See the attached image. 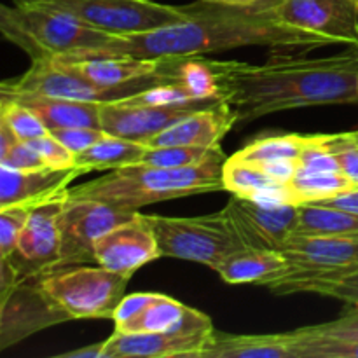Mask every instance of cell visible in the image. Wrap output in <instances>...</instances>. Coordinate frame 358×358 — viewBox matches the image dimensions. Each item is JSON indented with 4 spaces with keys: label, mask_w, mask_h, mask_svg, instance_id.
Here are the masks:
<instances>
[{
    "label": "cell",
    "mask_w": 358,
    "mask_h": 358,
    "mask_svg": "<svg viewBox=\"0 0 358 358\" xmlns=\"http://www.w3.org/2000/svg\"><path fill=\"white\" fill-rule=\"evenodd\" d=\"M220 96L238 122L262 115L320 105L358 103V62L348 51L329 58L271 52L262 65L236 59H208Z\"/></svg>",
    "instance_id": "1"
},
{
    "label": "cell",
    "mask_w": 358,
    "mask_h": 358,
    "mask_svg": "<svg viewBox=\"0 0 358 358\" xmlns=\"http://www.w3.org/2000/svg\"><path fill=\"white\" fill-rule=\"evenodd\" d=\"M327 38L283 24L271 10L224 6L199 0L191 3V16L178 23L133 35H115L101 56L175 58L231 51L245 45H264L275 51L317 49Z\"/></svg>",
    "instance_id": "2"
},
{
    "label": "cell",
    "mask_w": 358,
    "mask_h": 358,
    "mask_svg": "<svg viewBox=\"0 0 358 358\" xmlns=\"http://www.w3.org/2000/svg\"><path fill=\"white\" fill-rule=\"evenodd\" d=\"M227 161L222 147L201 164L185 168H161L128 164L103 177L69 187L70 199H96L126 212L166 199L224 191L222 168Z\"/></svg>",
    "instance_id": "3"
},
{
    "label": "cell",
    "mask_w": 358,
    "mask_h": 358,
    "mask_svg": "<svg viewBox=\"0 0 358 358\" xmlns=\"http://www.w3.org/2000/svg\"><path fill=\"white\" fill-rule=\"evenodd\" d=\"M0 30L31 62L65 55H94L115 37L59 10L21 3L0 7Z\"/></svg>",
    "instance_id": "4"
},
{
    "label": "cell",
    "mask_w": 358,
    "mask_h": 358,
    "mask_svg": "<svg viewBox=\"0 0 358 358\" xmlns=\"http://www.w3.org/2000/svg\"><path fill=\"white\" fill-rule=\"evenodd\" d=\"M38 289L66 320H112L131 276L101 266H55L34 275Z\"/></svg>",
    "instance_id": "5"
},
{
    "label": "cell",
    "mask_w": 358,
    "mask_h": 358,
    "mask_svg": "<svg viewBox=\"0 0 358 358\" xmlns=\"http://www.w3.org/2000/svg\"><path fill=\"white\" fill-rule=\"evenodd\" d=\"M147 217L163 257L196 262L215 271L231 254L245 248L224 208L201 217Z\"/></svg>",
    "instance_id": "6"
},
{
    "label": "cell",
    "mask_w": 358,
    "mask_h": 358,
    "mask_svg": "<svg viewBox=\"0 0 358 358\" xmlns=\"http://www.w3.org/2000/svg\"><path fill=\"white\" fill-rule=\"evenodd\" d=\"M13 3L59 10L112 35L143 34L191 16V6H164L154 0H13Z\"/></svg>",
    "instance_id": "7"
},
{
    "label": "cell",
    "mask_w": 358,
    "mask_h": 358,
    "mask_svg": "<svg viewBox=\"0 0 358 358\" xmlns=\"http://www.w3.org/2000/svg\"><path fill=\"white\" fill-rule=\"evenodd\" d=\"M163 83H173V80L164 79V77H152V79L135 80V83L124 84V86L103 87L90 83L79 73L59 65V63L51 62V59H41V62H31V66L23 76L3 80L0 86V93L48 94V96L69 98V100L108 103V101L131 98Z\"/></svg>",
    "instance_id": "8"
},
{
    "label": "cell",
    "mask_w": 358,
    "mask_h": 358,
    "mask_svg": "<svg viewBox=\"0 0 358 358\" xmlns=\"http://www.w3.org/2000/svg\"><path fill=\"white\" fill-rule=\"evenodd\" d=\"M208 315L192 310L187 320L164 332H119L105 339V358H199L213 336Z\"/></svg>",
    "instance_id": "9"
},
{
    "label": "cell",
    "mask_w": 358,
    "mask_h": 358,
    "mask_svg": "<svg viewBox=\"0 0 358 358\" xmlns=\"http://www.w3.org/2000/svg\"><path fill=\"white\" fill-rule=\"evenodd\" d=\"M126 212L96 199H66L62 220V245L56 266L96 264L94 245L107 231L131 219Z\"/></svg>",
    "instance_id": "10"
},
{
    "label": "cell",
    "mask_w": 358,
    "mask_h": 358,
    "mask_svg": "<svg viewBox=\"0 0 358 358\" xmlns=\"http://www.w3.org/2000/svg\"><path fill=\"white\" fill-rule=\"evenodd\" d=\"M66 199H69V189L31 206L30 215L17 241L16 252L7 257V261L16 268L20 280L58 264L59 245H62L59 220Z\"/></svg>",
    "instance_id": "11"
},
{
    "label": "cell",
    "mask_w": 358,
    "mask_h": 358,
    "mask_svg": "<svg viewBox=\"0 0 358 358\" xmlns=\"http://www.w3.org/2000/svg\"><path fill=\"white\" fill-rule=\"evenodd\" d=\"M245 247L282 250L296 233L299 205L264 203L259 199L233 196L224 208Z\"/></svg>",
    "instance_id": "12"
},
{
    "label": "cell",
    "mask_w": 358,
    "mask_h": 358,
    "mask_svg": "<svg viewBox=\"0 0 358 358\" xmlns=\"http://www.w3.org/2000/svg\"><path fill=\"white\" fill-rule=\"evenodd\" d=\"M269 10L287 27L317 34L331 44H358V6L352 0H282Z\"/></svg>",
    "instance_id": "13"
},
{
    "label": "cell",
    "mask_w": 358,
    "mask_h": 358,
    "mask_svg": "<svg viewBox=\"0 0 358 358\" xmlns=\"http://www.w3.org/2000/svg\"><path fill=\"white\" fill-rule=\"evenodd\" d=\"M66 320L42 294L34 275L0 292V348L6 350L38 331Z\"/></svg>",
    "instance_id": "14"
},
{
    "label": "cell",
    "mask_w": 358,
    "mask_h": 358,
    "mask_svg": "<svg viewBox=\"0 0 358 358\" xmlns=\"http://www.w3.org/2000/svg\"><path fill=\"white\" fill-rule=\"evenodd\" d=\"M213 103L217 101H187L173 105L133 103L128 100L108 101L100 107V128L108 135L147 143L191 112Z\"/></svg>",
    "instance_id": "15"
},
{
    "label": "cell",
    "mask_w": 358,
    "mask_h": 358,
    "mask_svg": "<svg viewBox=\"0 0 358 358\" xmlns=\"http://www.w3.org/2000/svg\"><path fill=\"white\" fill-rule=\"evenodd\" d=\"M94 257L101 268L133 276L140 268L163 255L149 217L136 212L131 219L112 227L96 241Z\"/></svg>",
    "instance_id": "16"
},
{
    "label": "cell",
    "mask_w": 358,
    "mask_h": 358,
    "mask_svg": "<svg viewBox=\"0 0 358 358\" xmlns=\"http://www.w3.org/2000/svg\"><path fill=\"white\" fill-rule=\"evenodd\" d=\"M238 124L236 112L227 101L220 100L208 107L198 108L185 115L150 138L145 145L166 147V145H187V147H206L213 149L219 147L224 136Z\"/></svg>",
    "instance_id": "17"
},
{
    "label": "cell",
    "mask_w": 358,
    "mask_h": 358,
    "mask_svg": "<svg viewBox=\"0 0 358 358\" xmlns=\"http://www.w3.org/2000/svg\"><path fill=\"white\" fill-rule=\"evenodd\" d=\"M276 296L317 294L358 308V262L332 268H292L283 278L269 283Z\"/></svg>",
    "instance_id": "18"
},
{
    "label": "cell",
    "mask_w": 358,
    "mask_h": 358,
    "mask_svg": "<svg viewBox=\"0 0 358 358\" xmlns=\"http://www.w3.org/2000/svg\"><path fill=\"white\" fill-rule=\"evenodd\" d=\"M86 175L79 166L13 170L0 164V208L20 203H41L70 187L76 178Z\"/></svg>",
    "instance_id": "19"
},
{
    "label": "cell",
    "mask_w": 358,
    "mask_h": 358,
    "mask_svg": "<svg viewBox=\"0 0 358 358\" xmlns=\"http://www.w3.org/2000/svg\"><path fill=\"white\" fill-rule=\"evenodd\" d=\"M282 252L292 268H332L357 264L358 233L338 236H303L292 234Z\"/></svg>",
    "instance_id": "20"
},
{
    "label": "cell",
    "mask_w": 358,
    "mask_h": 358,
    "mask_svg": "<svg viewBox=\"0 0 358 358\" xmlns=\"http://www.w3.org/2000/svg\"><path fill=\"white\" fill-rule=\"evenodd\" d=\"M292 264L282 250L245 247L231 254L215 269L217 275L227 283H257L266 285L283 278L290 273Z\"/></svg>",
    "instance_id": "21"
},
{
    "label": "cell",
    "mask_w": 358,
    "mask_h": 358,
    "mask_svg": "<svg viewBox=\"0 0 358 358\" xmlns=\"http://www.w3.org/2000/svg\"><path fill=\"white\" fill-rule=\"evenodd\" d=\"M24 107L31 108L44 121L48 129L58 128H100V107L96 101L69 100V98L48 96L31 93H0Z\"/></svg>",
    "instance_id": "22"
},
{
    "label": "cell",
    "mask_w": 358,
    "mask_h": 358,
    "mask_svg": "<svg viewBox=\"0 0 358 358\" xmlns=\"http://www.w3.org/2000/svg\"><path fill=\"white\" fill-rule=\"evenodd\" d=\"M199 358H297L292 334H229L213 331Z\"/></svg>",
    "instance_id": "23"
},
{
    "label": "cell",
    "mask_w": 358,
    "mask_h": 358,
    "mask_svg": "<svg viewBox=\"0 0 358 358\" xmlns=\"http://www.w3.org/2000/svg\"><path fill=\"white\" fill-rule=\"evenodd\" d=\"M224 191L233 196L259 199L264 203H287V189L261 164L227 157L222 168Z\"/></svg>",
    "instance_id": "24"
},
{
    "label": "cell",
    "mask_w": 358,
    "mask_h": 358,
    "mask_svg": "<svg viewBox=\"0 0 358 358\" xmlns=\"http://www.w3.org/2000/svg\"><path fill=\"white\" fill-rule=\"evenodd\" d=\"M145 149V143L105 133L94 145L77 154L76 166L83 168L86 173L94 170H117L128 164L140 163Z\"/></svg>",
    "instance_id": "25"
},
{
    "label": "cell",
    "mask_w": 358,
    "mask_h": 358,
    "mask_svg": "<svg viewBox=\"0 0 358 358\" xmlns=\"http://www.w3.org/2000/svg\"><path fill=\"white\" fill-rule=\"evenodd\" d=\"M358 233V213L322 203L299 205L296 233L303 236H338Z\"/></svg>",
    "instance_id": "26"
},
{
    "label": "cell",
    "mask_w": 358,
    "mask_h": 358,
    "mask_svg": "<svg viewBox=\"0 0 358 358\" xmlns=\"http://www.w3.org/2000/svg\"><path fill=\"white\" fill-rule=\"evenodd\" d=\"M194 308L180 303L164 294H152L149 303L140 310L138 315L126 322L119 332H164L178 327L187 320Z\"/></svg>",
    "instance_id": "27"
},
{
    "label": "cell",
    "mask_w": 358,
    "mask_h": 358,
    "mask_svg": "<svg viewBox=\"0 0 358 358\" xmlns=\"http://www.w3.org/2000/svg\"><path fill=\"white\" fill-rule=\"evenodd\" d=\"M352 187L355 185L341 171H296L285 184L287 203L304 205L322 201L350 191Z\"/></svg>",
    "instance_id": "28"
},
{
    "label": "cell",
    "mask_w": 358,
    "mask_h": 358,
    "mask_svg": "<svg viewBox=\"0 0 358 358\" xmlns=\"http://www.w3.org/2000/svg\"><path fill=\"white\" fill-rule=\"evenodd\" d=\"M306 145L303 135H275L257 138L234 154V159L248 161L255 164L280 163V161H299Z\"/></svg>",
    "instance_id": "29"
},
{
    "label": "cell",
    "mask_w": 358,
    "mask_h": 358,
    "mask_svg": "<svg viewBox=\"0 0 358 358\" xmlns=\"http://www.w3.org/2000/svg\"><path fill=\"white\" fill-rule=\"evenodd\" d=\"M177 83L184 84L196 100L219 101L220 87L210 62L203 56H180L177 66Z\"/></svg>",
    "instance_id": "30"
},
{
    "label": "cell",
    "mask_w": 358,
    "mask_h": 358,
    "mask_svg": "<svg viewBox=\"0 0 358 358\" xmlns=\"http://www.w3.org/2000/svg\"><path fill=\"white\" fill-rule=\"evenodd\" d=\"M297 358H358L357 339L327 338L303 329L290 332Z\"/></svg>",
    "instance_id": "31"
},
{
    "label": "cell",
    "mask_w": 358,
    "mask_h": 358,
    "mask_svg": "<svg viewBox=\"0 0 358 358\" xmlns=\"http://www.w3.org/2000/svg\"><path fill=\"white\" fill-rule=\"evenodd\" d=\"M219 147L206 149V147H187V145H166V147L147 145L140 163L149 164V166H161V168L196 166V164H201L203 161H206L210 156H213Z\"/></svg>",
    "instance_id": "32"
},
{
    "label": "cell",
    "mask_w": 358,
    "mask_h": 358,
    "mask_svg": "<svg viewBox=\"0 0 358 358\" xmlns=\"http://www.w3.org/2000/svg\"><path fill=\"white\" fill-rule=\"evenodd\" d=\"M0 121L6 122L13 129L14 135L23 142H31L49 133L48 126L31 108L6 96L0 100Z\"/></svg>",
    "instance_id": "33"
},
{
    "label": "cell",
    "mask_w": 358,
    "mask_h": 358,
    "mask_svg": "<svg viewBox=\"0 0 358 358\" xmlns=\"http://www.w3.org/2000/svg\"><path fill=\"white\" fill-rule=\"evenodd\" d=\"M37 205V203H35ZM30 203L0 208V259H7L16 252L17 241L24 229L31 210Z\"/></svg>",
    "instance_id": "34"
},
{
    "label": "cell",
    "mask_w": 358,
    "mask_h": 358,
    "mask_svg": "<svg viewBox=\"0 0 358 358\" xmlns=\"http://www.w3.org/2000/svg\"><path fill=\"white\" fill-rule=\"evenodd\" d=\"M322 143L336 157L341 173L358 187V140L353 133L320 135Z\"/></svg>",
    "instance_id": "35"
},
{
    "label": "cell",
    "mask_w": 358,
    "mask_h": 358,
    "mask_svg": "<svg viewBox=\"0 0 358 358\" xmlns=\"http://www.w3.org/2000/svg\"><path fill=\"white\" fill-rule=\"evenodd\" d=\"M297 171H341L336 157L322 143L320 135L306 136V145L297 161Z\"/></svg>",
    "instance_id": "36"
},
{
    "label": "cell",
    "mask_w": 358,
    "mask_h": 358,
    "mask_svg": "<svg viewBox=\"0 0 358 358\" xmlns=\"http://www.w3.org/2000/svg\"><path fill=\"white\" fill-rule=\"evenodd\" d=\"M30 143L35 150L42 156L45 164L51 168H70L76 166V154L70 152L58 138L48 133V135L41 136V138L31 140Z\"/></svg>",
    "instance_id": "37"
},
{
    "label": "cell",
    "mask_w": 358,
    "mask_h": 358,
    "mask_svg": "<svg viewBox=\"0 0 358 358\" xmlns=\"http://www.w3.org/2000/svg\"><path fill=\"white\" fill-rule=\"evenodd\" d=\"M49 133L55 138H58L76 156L90 149L91 145H94L105 135V131L101 128H84V126H77V128H58L51 129Z\"/></svg>",
    "instance_id": "38"
},
{
    "label": "cell",
    "mask_w": 358,
    "mask_h": 358,
    "mask_svg": "<svg viewBox=\"0 0 358 358\" xmlns=\"http://www.w3.org/2000/svg\"><path fill=\"white\" fill-rule=\"evenodd\" d=\"M304 331L310 332V334L327 336V338L357 339L358 341V308L352 311H346V313H343L341 317L332 322L304 327Z\"/></svg>",
    "instance_id": "39"
},
{
    "label": "cell",
    "mask_w": 358,
    "mask_h": 358,
    "mask_svg": "<svg viewBox=\"0 0 358 358\" xmlns=\"http://www.w3.org/2000/svg\"><path fill=\"white\" fill-rule=\"evenodd\" d=\"M0 164L13 168V170H38V168L48 166L41 154L30 143L23 142V140H17L10 147L9 152L0 157Z\"/></svg>",
    "instance_id": "40"
},
{
    "label": "cell",
    "mask_w": 358,
    "mask_h": 358,
    "mask_svg": "<svg viewBox=\"0 0 358 358\" xmlns=\"http://www.w3.org/2000/svg\"><path fill=\"white\" fill-rule=\"evenodd\" d=\"M313 203H322V205H331L336 208L348 210L352 213H358V187H352L350 191L341 192L338 196H332V198L322 199V201H313Z\"/></svg>",
    "instance_id": "41"
},
{
    "label": "cell",
    "mask_w": 358,
    "mask_h": 358,
    "mask_svg": "<svg viewBox=\"0 0 358 358\" xmlns=\"http://www.w3.org/2000/svg\"><path fill=\"white\" fill-rule=\"evenodd\" d=\"M105 343H94V345L84 346V348L70 350V352L59 353L56 358H105L103 355Z\"/></svg>",
    "instance_id": "42"
},
{
    "label": "cell",
    "mask_w": 358,
    "mask_h": 358,
    "mask_svg": "<svg viewBox=\"0 0 358 358\" xmlns=\"http://www.w3.org/2000/svg\"><path fill=\"white\" fill-rule=\"evenodd\" d=\"M17 140L20 138L14 135L13 129H10L6 122L0 121V157L6 156V154L9 152L10 147H13Z\"/></svg>",
    "instance_id": "43"
},
{
    "label": "cell",
    "mask_w": 358,
    "mask_h": 358,
    "mask_svg": "<svg viewBox=\"0 0 358 358\" xmlns=\"http://www.w3.org/2000/svg\"><path fill=\"white\" fill-rule=\"evenodd\" d=\"M212 3H224V6H236V7H252L255 0H205Z\"/></svg>",
    "instance_id": "44"
},
{
    "label": "cell",
    "mask_w": 358,
    "mask_h": 358,
    "mask_svg": "<svg viewBox=\"0 0 358 358\" xmlns=\"http://www.w3.org/2000/svg\"><path fill=\"white\" fill-rule=\"evenodd\" d=\"M280 2H282V0H255V3L252 7H254V9H257V10H269Z\"/></svg>",
    "instance_id": "45"
},
{
    "label": "cell",
    "mask_w": 358,
    "mask_h": 358,
    "mask_svg": "<svg viewBox=\"0 0 358 358\" xmlns=\"http://www.w3.org/2000/svg\"><path fill=\"white\" fill-rule=\"evenodd\" d=\"M348 55H350V56H353V58H355L357 62H358V44H357V45H350Z\"/></svg>",
    "instance_id": "46"
},
{
    "label": "cell",
    "mask_w": 358,
    "mask_h": 358,
    "mask_svg": "<svg viewBox=\"0 0 358 358\" xmlns=\"http://www.w3.org/2000/svg\"><path fill=\"white\" fill-rule=\"evenodd\" d=\"M353 133V136H355V138L358 140V131H352Z\"/></svg>",
    "instance_id": "47"
},
{
    "label": "cell",
    "mask_w": 358,
    "mask_h": 358,
    "mask_svg": "<svg viewBox=\"0 0 358 358\" xmlns=\"http://www.w3.org/2000/svg\"><path fill=\"white\" fill-rule=\"evenodd\" d=\"M352 2H355V3H357V6H358V0H352Z\"/></svg>",
    "instance_id": "48"
}]
</instances>
